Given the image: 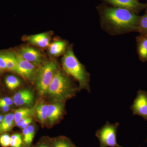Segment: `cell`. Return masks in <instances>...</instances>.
Listing matches in <instances>:
<instances>
[{
  "instance_id": "4",
  "label": "cell",
  "mask_w": 147,
  "mask_h": 147,
  "mask_svg": "<svg viewBox=\"0 0 147 147\" xmlns=\"http://www.w3.org/2000/svg\"><path fill=\"white\" fill-rule=\"evenodd\" d=\"M57 68V62L53 61H47L40 66L37 71L35 78L36 86L40 95H43L47 93L48 87Z\"/></svg>"
},
{
  "instance_id": "6",
  "label": "cell",
  "mask_w": 147,
  "mask_h": 147,
  "mask_svg": "<svg viewBox=\"0 0 147 147\" xmlns=\"http://www.w3.org/2000/svg\"><path fill=\"white\" fill-rule=\"evenodd\" d=\"M130 109L134 115L141 116L147 120V92L142 90H138Z\"/></svg>"
},
{
  "instance_id": "16",
  "label": "cell",
  "mask_w": 147,
  "mask_h": 147,
  "mask_svg": "<svg viewBox=\"0 0 147 147\" xmlns=\"http://www.w3.org/2000/svg\"><path fill=\"white\" fill-rule=\"evenodd\" d=\"M14 119V114L12 113L7 114L4 117L0 126V134L10 131L13 127Z\"/></svg>"
},
{
  "instance_id": "17",
  "label": "cell",
  "mask_w": 147,
  "mask_h": 147,
  "mask_svg": "<svg viewBox=\"0 0 147 147\" xmlns=\"http://www.w3.org/2000/svg\"><path fill=\"white\" fill-rule=\"evenodd\" d=\"M34 111L31 109L21 108L17 109L14 112V121L15 123L26 118L29 117L33 115Z\"/></svg>"
},
{
  "instance_id": "11",
  "label": "cell",
  "mask_w": 147,
  "mask_h": 147,
  "mask_svg": "<svg viewBox=\"0 0 147 147\" xmlns=\"http://www.w3.org/2000/svg\"><path fill=\"white\" fill-rule=\"evenodd\" d=\"M64 113V106L62 102H57L48 105L47 119L53 124L59 119Z\"/></svg>"
},
{
  "instance_id": "15",
  "label": "cell",
  "mask_w": 147,
  "mask_h": 147,
  "mask_svg": "<svg viewBox=\"0 0 147 147\" xmlns=\"http://www.w3.org/2000/svg\"><path fill=\"white\" fill-rule=\"evenodd\" d=\"M7 70L15 72L17 66L16 55L11 51L3 52Z\"/></svg>"
},
{
  "instance_id": "19",
  "label": "cell",
  "mask_w": 147,
  "mask_h": 147,
  "mask_svg": "<svg viewBox=\"0 0 147 147\" xmlns=\"http://www.w3.org/2000/svg\"><path fill=\"white\" fill-rule=\"evenodd\" d=\"M5 84L9 89L14 90L21 85V81L16 76L9 75L6 78Z\"/></svg>"
},
{
  "instance_id": "29",
  "label": "cell",
  "mask_w": 147,
  "mask_h": 147,
  "mask_svg": "<svg viewBox=\"0 0 147 147\" xmlns=\"http://www.w3.org/2000/svg\"><path fill=\"white\" fill-rule=\"evenodd\" d=\"M3 118V117L2 115H0V126H1V124Z\"/></svg>"
},
{
  "instance_id": "13",
  "label": "cell",
  "mask_w": 147,
  "mask_h": 147,
  "mask_svg": "<svg viewBox=\"0 0 147 147\" xmlns=\"http://www.w3.org/2000/svg\"><path fill=\"white\" fill-rule=\"evenodd\" d=\"M27 40L31 44L41 47H47L50 42L49 35L46 33L30 36Z\"/></svg>"
},
{
  "instance_id": "14",
  "label": "cell",
  "mask_w": 147,
  "mask_h": 147,
  "mask_svg": "<svg viewBox=\"0 0 147 147\" xmlns=\"http://www.w3.org/2000/svg\"><path fill=\"white\" fill-rule=\"evenodd\" d=\"M67 42L65 40H58L50 44L49 47V53L54 56L62 55L67 49Z\"/></svg>"
},
{
  "instance_id": "12",
  "label": "cell",
  "mask_w": 147,
  "mask_h": 147,
  "mask_svg": "<svg viewBox=\"0 0 147 147\" xmlns=\"http://www.w3.org/2000/svg\"><path fill=\"white\" fill-rule=\"evenodd\" d=\"M137 53L141 61H147V34H140L136 37Z\"/></svg>"
},
{
  "instance_id": "25",
  "label": "cell",
  "mask_w": 147,
  "mask_h": 147,
  "mask_svg": "<svg viewBox=\"0 0 147 147\" xmlns=\"http://www.w3.org/2000/svg\"><path fill=\"white\" fill-rule=\"evenodd\" d=\"M23 133L24 134V141L25 144L28 145H30L33 141L31 139L27 127L23 129Z\"/></svg>"
},
{
  "instance_id": "23",
  "label": "cell",
  "mask_w": 147,
  "mask_h": 147,
  "mask_svg": "<svg viewBox=\"0 0 147 147\" xmlns=\"http://www.w3.org/2000/svg\"><path fill=\"white\" fill-rule=\"evenodd\" d=\"M10 137L8 134H4L0 136V144L3 147L10 146Z\"/></svg>"
},
{
  "instance_id": "3",
  "label": "cell",
  "mask_w": 147,
  "mask_h": 147,
  "mask_svg": "<svg viewBox=\"0 0 147 147\" xmlns=\"http://www.w3.org/2000/svg\"><path fill=\"white\" fill-rule=\"evenodd\" d=\"M77 90L67 74L57 69L47 93L56 101L62 102L74 96Z\"/></svg>"
},
{
  "instance_id": "30",
  "label": "cell",
  "mask_w": 147,
  "mask_h": 147,
  "mask_svg": "<svg viewBox=\"0 0 147 147\" xmlns=\"http://www.w3.org/2000/svg\"><path fill=\"white\" fill-rule=\"evenodd\" d=\"M3 71V70L1 68V67H0V74H1L2 73Z\"/></svg>"
},
{
  "instance_id": "28",
  "label": "cell",
  "mask_w": 147,
  "mask_h": 147,
  "mask_svg": "<svg viewBox=\"0 0 147 147\" xmlns=\"http://www.w3.org/2000/svg\"><path fill=\"white\" fill-rule=\"evenodd\" d=\"M32 121V119L30 117L27 118L26 120L20 127H21V128L23 129L24 128H26L29 125V124L31 123Z\"/></svg>"
},
{
  "instance_id": "7",
  "label": "cell",
  "mask_w": 147,
  "mask_h": 147,
  "mask_svg": "<svg viewBox=\"0 0 147 147\" xmlns=\"http://www.w3.org/2000/svg\"><path fill=\"white\" fill-rule=\"evenodd\" d=\"M17 66L15 72L29 80H32L36 73L35 65L29 62L19 55L16 54Z\"/></svg>"
},
{
  "instance_id": "22",
  "label": "cell",
  "mask_w": 147,
  "mask_h": 147,
  "mask_svg": "<svg viewBox=\"0 0 147 147\" xmlns=\"http://www.w3.org/2000/svg\"><path fill=\"white\" fill-rule=\"evenodd\" d=\"M53 147H74V146L69 139L61 138L55 142Z\"/></svg>"
},
{
  "instance_id": "10",
  "label": "cell",
  "mask_w": 147,
  "mask_h": 147,
  "mask_svg": "<svg viewBox=\"0 0 147 147\" xmlns=\"http://www.w3.org/2000/svg\"><path fill=\"white\" fill-rule=\"evenodd\" d=\"M13 102L17 106L31 105L34 101V95L28 89L22 90L16 92L13 96Z\"/></svg>"
},
{
  "instance_id": "18",
  "label": "cell",
  "mask_w": 147,
  "mask_h": 147,
  "mask_svg": "<svg viewBox=\"0 0 147 147\" xmlns=\"http://www.w3.org/2000/svg\"><path fill=\"white\" fill-rule=\"evenodd\" d=\"M48 106V105L45 103H41L36 107L37 117L41 123H44L47 120Z\"/></svg>"
},
{
  "instance_id": "1",
  "label": "cell",
  "mask_w": 147,
  "mask_h": 147,
  "mask_svg": "<svg viewBox=\"0 0 147 147\" xmlns=\"http://www.w3.org/2000/svg\"><path fill=\"white\" fill-rule=\"evenodd\" d=\"M101 28L112 36L138 32L140 16L126 9L108 7L105 5L97 8Z\"/></svg>"
},
{
  "instance_id": "9",
  "label": "cell",
  "mask_w": 147,
  "mask_h": 147,
  "mask_svg": "<svg viewBox=\"0 0 147 147\" xmlns=\"http://www.w3.org/2000/svg\"><path fill=\"white\" fill-rule=\"evenodd\" d=\"M19 54L25 60L35 65H39L42 62V57L41 53L32 47H22Z\"/></svg>"
},
{
  "instance_id": "2",
  "label": "cell",
  "mask_w": 147,
  "mask_h": 147,
  "mask_svg": "<svg viewBox=\"0 0 147 147\" xmlns=\"http://www.w3.org/2000/svg\"><path fill=\"white\" fill-rule=\"evenodd\" d=\"M61 62L65 73L79 82L80 88L85 89L90 92V74L74 55L72 46L67 47Z\"/></svg>"
},
{
  "instance_id": "5",
  "label": "cell",
  "mask_w": 147,
  "mask_h": 147,
  "mask_svg": "<svg viewBox=\"0 0 147 147\" xmlns=\"http://www.w3.org/2000/svg\"><path fill=\"white\" fill-rule=\"evenodd\" d=\"M119 125L118 122L113 124L107 121L97 130L95 136L99 140L100 147H123L117 142V132Z\"/></svg>"
},
{
  "instance_id": "8",
  "label": "cell",
  "mask_w": 147,
  "mask_h": 147,
  "mask_svg": "<svg viewBox=\"0 0 147 147\" xmlns=\"http://www.w3.org/2000/svg\"><path fill=\"white\" fill-rule=\"evenodd\" d=\"M115 7L126 9L137 13L147 8V4L139 2L137 0H101Z\"/></svg>"
},
{
  "instance_id": "27",
  "label": "cell",
  "mask_w": 147,
  "mask_h": 147,
  "mask_svg": "<svg viewBox=\"0 0 147 147\" xmlns=\"http://www.w3.org/2000/svg\"><path fill=\"white\" fill-rule=\"evenodd\" d=\"M27 128L29 134H30V137L31 139H32V141H33L34 138L35 134L34 126L33 125H29L27 127Z\"/></svg>"
},
{
  "instance_id": "24",
  "label": "cell",
  "mask_w": 147,
  "mask_h": 147,
  "mask_svg": "<svg viewBox=\"0 0 147 147\" xmlns=\"http://www.w3.org/2000/svg\"><path fill=\"white\" fill-rule=\"evenodd\" d=\"M13 103V100L10 97H6L0 98V108L4 106H10Z\"/></svg>"
},
{
  "instance_id": "26",
  "label": "cell",
  "mask_w": 147,
  "mask_h": 147,
  "mask_svg": "<svg viewBox=\"0 0 147 147\" xmlns=\"http://www.w3.org/2000/svg\"><path fill=\"white\" fill-rule=\"evenodd\" d=\"M0 67L3 70H7L3 52H0Z\"/></svg>"
},
{
  "instance_id": "21",
  "label": "cell",
  "mask_w": 147,
  "mask_h": 147,
  "mask_svg": "<svg viewBox=\"0 0 147 147\" xmlns=\"http://www.w3.org/2000/svg\"><path fill=\"white\" fill-rule=\"evenodd\" d=\"M22 144L21 134H14L10 137V146L11 147H21Z\"/></svg>"
},
{
  "instance_id": "31",
  "label": "cell",
  "mask_w": 147,
  "mask_h": 147,
  "mask_svg": "<svg viewBox=\"0 0 147 147\" xmlns=\"http://www.w3.org/2000/svg\"><path fill=\"white\" fill-rule=\"evenodd\" d=\"M38 147H48L47 146H45V145H42V146H40Z\"/></svg>"
},
{
  "instance_id": "20",
  "label": "cell",
  "mask_w": 147,
  "mask_h": 147,
  "mask_svg": "<svg viewBox=\"0 0 147 147\" xmlns=\"http://www.w3.org/2000/svg\"><path fill=\"white\" fill-rule=\"evenodd\" d=\"M138 32L140 34H147V12L140 16Z\"/></svg>"
}]
</instances>
